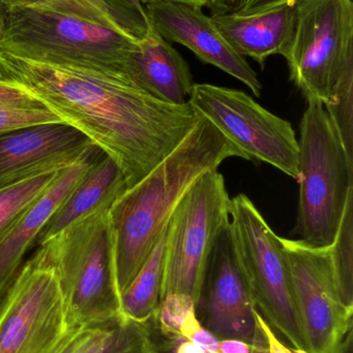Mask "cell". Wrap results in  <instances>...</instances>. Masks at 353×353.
<instances>
[{"label":"cell","mask_w":353,"mask_h":353,"mask_svg":"<svg viewBox=\"0 0 353 353\" xmlns=\"http://www.w3.org/2000/svg\"><path fill=\"white\" fill-rule=\"evenodd\" d=\"M0 78L19 83L115 161L126 187L171 154L201 115L190 105L164 103L124 77L53 65L0 51Z\"/></svg>","instance_id":"6da1fadb"},{"label":"cell","mask_w":353,"mask_h":353,"mask_svg":"<svg viewBox=\"0 0 353 353\" xmlns=\"http://www.w3.org/2000/svg\"><path fill=\"white\" fill-rule=\"evenodd\" d=\"M230 157L244 154L201 116L192 132L109 210L116 278L120 294L130 285L190 187Z\"/></svg>","instance_id":"7a4b0ae2"},{"label":"cell","mask_w":353,"mask_h":353,"mask_svg":"<svg viewBox=\"0 0 353 353\" xmlns=\"http://www.w3.org/2000/svg\"><path fill=\"white\" fill-rule=\"evenodd\" d=\"M110 208L70 224L37 250L57 275L73 327H101L124 316Z\"/></svg>","instance_id":"3957f363"},{"label":"cell","mask_w":353,"mask_h":353,"mask_svg":"<svg viewBox=\"0 0 353 353\" xmlns=\"http://www.w3.org/2000/svg\"><path fill=\"white\" fill-rule=\"evenodd\" d=\"M139 41L124 33L77 17L41 8L6 12L0 51L53 65L73 66L128 79Z\"/></svg>","instance_id":"277c9868"},{"label":"cell","mask_w":353,"mask_h":353,"mask_svg":"<svg viewBox=\"0 0 353 353\" xmlns=\"http://www.w3.org/2000/svg\"><path fill=\"white\" fill-rule=\"evenodd\" d=\"M300 122V203L296 232L317 248L330 247L353 192V163L325 105L310 99Z\"/></svg>","instance_id":"5b68a950"},{"label":"cell","mask_w":353,"mask_h":353,"mask_svg":"<svg viewBox=\"0 0 353 353\" xmlns=\"http://www.w3.org/2000/svg\"><path fill=\"white\" fill-rule=\"evenodd\" d=\"M284 58L307 101L323 105L353 74L352 0H300Z\"/></svg>","instance_id":"8992f818"},{"label":"cell","mask_w":353,"mask_h":353,"mask_svg":"<svg viewBox=\"0 0 353 353\" xmlns=\"http://www.w3.org/2000/svg\"><path fill=\"white\" fill-rule=\"evenodd\" d=\"M229 221L257 310L294 350L308 352L280 236L242 193L230 201Z\"/></svg>","instance_id":"52a82bcc"},{"label":"cell","mask_w":353,"mask_h":353,"mask_svg":"<svg viewBox=\"0 0 353 353\" xmlns=\"http://www.w3.org/2000/svg\"><path fill=\"white\" fill-rule=\"evenodd\" d=\"M230 201L218 170L201 176L182 197L168 222L161 301L178 294L197 302L209 253L229 221Z\"/></svg>","instance_id":"ba28073f"},{"label":"cell","mask_w":353,"mask_h":353,"mask_svg":"<svg viewBox=\"0 0 353 353\" xmlns=\"http://www.w3.org/2000/svg\"><path fill=\"white\" fill-rule=\"evenodd\" d=\"M76 329L55 271L35 252L0 298V353H56Z\"/></svg>","instance_id":"9c48e42d"},{"label":"cell","mask_w":353,"mask_h":353,"mask_svg":"<svg viewBox=\"0 0 353 353\" xmlns=\"http://www.w3.org/2000/svg\"><path fill=\"white\" fill-rule=\"evenodd\" d=\"M189 103L223 134L247 161L269 163L300 182V146L292 124L242 91L194 84Z\"/></svg>","instance_id":"30bf717a"},{"label":"cell","mask_w":353,"mask_h":353,"mask_svg":"<svg viewBox=\"0 0 353 353\" xmlns=\"http://www.w3.org/2000/svg\"><path fill=\"white\" fill-rule=\"evenodd\" d=\"M287 261L296 310L308 353H339L352 327L334 277L329 247L317 248L280 236Z\"/></svg>","instance_id":"8fae6325"},{"label":"cell","mask_w":353,"mask_h":353,"mask_svg":"<svg viewBox=\"0 0 353 353\" xmlns=\"http://www.w3.org/2000/svg\"><path fill=\"white\" fill-rule=\"evenodd\" d=\"M256 311L228 221L207 259L195 314L217 339L242 340L252 345L257 330Z\"/></svg>","instance_id":"7c38bea8"},{"label":"cell","mask_w":353,"mask_h":353,"mask_svg":"<svg viewBox=\"0 0 353 353\" xmlns=\"http://www.w3.org/2000/svg\"><path fill=\"white\" fill-rule=\"evenodd\" d=\"M66 123L41 124L0 136V190L78 163L93 147Z\"/></svg>","instance_id":"4fadbf2b"},{"label":"cell","mask_w":353,"mask_h":353,"mask_svg":"<svg viewBox=\"0 0 353 353\" xmlns=\"http://www.w3.org/2000/svg\"><path fill=\"white\" fill-rule=\"evenodd\" d=\"M143 6L151 26L165 41L184 46L201 61L238 79L260 97L263 85L256 72L228 45L202 8L166 0Z\"/></svg>","instance_id":"5bb4252c"},{"label":"cell","mask_w":353,"mask_h":353,"mask_svg":"<svg viewBox=\"0 0 353 353\" xmlns=\"http://www.w3.org/2000/svg\"><path fill=\"white\" fill-rule=\"evenodd\" d=\"M105 154L93 146L78 163L60 172L53 184L25 212L0 244V298L22 267L27 251L37 239L54 212L91 165Z\"/></svg>","instance_id":"9a60e30c"},{"label":"cell","mask_w":353,"mask_h":353,"mask_svg":"<svg viewBox=\"0 0 353 353\" xmlns=\"http://www.w3.org/2000/svg\"><path fill=\"white\" fill-rule=\"evenodd\" d=\"M126 74L139 88L171 105L188 103L195 84L186 60L153 26L131 58Z\"/></svg>","instance_id":"2e32d148"},{"label":"cell","mask_w":353,"mask_h":353,"mask_svg":"<svg viewBox=\"0 0 353 353\" xmlns=\"http://www.w3.org/2000/svg\"><path fill=\"white\" fill-rule=\"evenodd\" d=\"M211 17L236 53L252 58L265 68L269 56H283L289 46L296 22V4L248 16L227 12Z\"/></svg>","instance_id":"e0dca14e"},{"label":"cell","mask_w":353,"mask_h":353,"mask_svg":"<svg viewBox=\"0 0 353 353\" xmlns=\"http://www.w3.org/2000/svg\"><path fill=\"white\" fill-rule=\"evenodd\" d=\"M128 189L115 161L104 154L77 183L39 234L37 246L89 214L110 207Z\"/></svg>","instance_id":"ac0fdd59"},{"label":"cell","mask_w":353,"mask_h":353,"mask_svg":"<svg viewBox=\"0 0 353 353\" xmlns=\"http://www.w3.org/2000/svg\"><path fill=\"white\" fill-rule=\"evenodd\" d=\"M167 230L168 225L138 274L120 294L122 315L137 323L151 321L161 303Z\"/></svg>","instance_id":"d6986e66"},{"label":"cell","mask_w":353,"mask_h":353,"mask_svg":"<svg viewBox=\"0 0 353 353\" xmlns=\"http://www.w3.org/2000/svg\"><path fill=\"white\" fill-rule=\"evenodd\" d=\"M52 123L66 122L26 87L0 78V136L20 128Z\"/></svg>","instance_id":"ffe728a7"},{"label":"cell","mask_w":353,"mask_h":353,"mask_svg":"<svg viewBox=\"0 0 353 353\" xmlns=\"http://www.w3.org/2000/svg\"><path fill=\"white\" fill-rule=\"evenodd\" d=\"M0 3L6 10L14 8H41L84 19L116 29L139 43L147 37L103 0H0Z\"/></svg>","instance_id":"44dd1931"},{"label":"cell","mask_w":353,"mask_h":353,"mask_svg":"<svg viewBox=\"0 0 353 353\" xmlns=\"http://www.w3.org/2000/svg\"><path fill=\"white\" fill-rule=\"evenodd\" d=\"M84 353H159L151 323L122 316L95 331Z\"/></svg>","instance_id":"7402d4cb"},{"label":"cell","mask_w":353,"mask_h":353,"mask_svg":"<svg viewBox=\"0 0 353 353\" xmlns=\"http://www.w3.org/2000/svg\"><path fill=\"white\" fill-rule=\"evenodd\" d=\"M61 171L33 176L0 190V244L25 212L53 184Z\"/></svg>","instance_id":"603a6c76"},{"label":"cell","mask_w":353,"mask_h":353,"mask_svg":"<svg viewBox=\"0 0 353 353\" xmlns=\"http://www.w3.org/2000/svg\"><path fill=\"white\" fill-rule=\"evenodd\" d=\"M329 249L342 300L353 310V192L348 197L339 228Z\"/></svg>","instance_id":"cb8c5ba5"},{"label":"cell","mask_w":353,"mask_h":353,"mask_svg":"<svg viewBox=\"0 0 353 353\" xmlns=\"http://www.w3.org/2000/svg\"><path fill=\"white\" fill-rule=\"evenodd\" d=\"M195 313V303L186 294H170L160 303L153 323L158 332L166 337H178L180 325Z\"/></svg>","instance_id":"d4e9b609"},{"label":"cell","mask_w":353,"mask_h":353,"mask_svg":"<svg viewBox=\"0 0 353 353\" xmlns=\"http://www.w3.org/2000/svg\"><path fill=\"white\" fill-rule=\"evenodd\" d=\"M178 337L193 342L209 353H220V340L199 323L195 313L190 315L180 325Z\"/></svg>","instance_id":"484cf974"},{"label":"cell","mask_w":353,"mask_h":353,"mask_svg":"<svg viewBox=\"0 0 353 353\" xmlns=\"http://www.w3.org/2000/svg\"><path fill=\"white\" fill-rule=\"evenodd\" d=\"M116 12H120L126 20L130 21L141 33L147 37L151 24L147 18L144 6L140 0H103Z\"/></svg>","instance_id":"4316f807"},{"label":"cell","mask_w":353,"mask_h":353,"mask_svg":"<svg viewBox=\"0 0 353 353\" xmlns=\"http://www.w3.org/2000/svg\"><path fill=\"white\" fill-rule=\"evenodd\" d=\"M99 327H78L70 334L56 353H84Z\"/></svg>","instance_id":"83f0119b"},{"label":"cell","mask_w":353,"mask_h":353,"mask_svg":"<svg viewBox=\"0 0 353 353\" xmlns=\"http://www.w3.org/2000/svg\"><path fill=\"white\" fill-rule=\"evenodd\" d=\"M298 1L300 0H244L242 6L236 12L238 14H244V16L260 14V12H267V10L279 8V6L296 4Z\"/></svg>","instance_id":"f1b7e54d"},{"label":"cell","mask_w":353,"mask_h":353,"mask_svg":"<svg viewBox=\"0 0 353 353\" xmlns=\"http://www.w3.org/2000/svg\"><path fill=\"white\" fill-rule=\"evenodd\" d=\"M255 317H256L257 325H259V327L263 330V334H265L269 353H308L306 352H296V350H290L287 346L284 345V344L280 341L277 335H276L275 331L271 329V325L261 316L258 310L256 311Z\"/></svg>","instance_id":"f546056e"},{"label":"cell","mask_w":353,"mask_h":353,"mask_svg":"<svg viewBox=\"0 0 353 353\" xmlns=\"http://www.w3.org/2000/svg\"><path fill=\"white\" fill-rule=\"evenodd\" d=\"M244 0H209V6L211 14L236 12Z\"/></svg>","instance_id":"4dcf8cb0"},{"label":"cell","mask_w":353,"mask_h":353,"mask_svg":"<svg viewBox=\"0 0 353 353\" xmlns=\"http://www.w3.org/2000/svg\"><path fill=\"white\" fill-rule=\"evenodd\" d=\"M220 353H251L252 345L238 339L220 340Z\"/></svg>","instance_id":"1f68e13d"},{"label":"cell","mask_w":353,"mask_h":353,"mask_svg":"<svg viewBox=\"0 0 353 353\" xmlns=\"http://www.w3.org/2000/svg\"><path fill=\"white\" fill-rule=\"evenodd\" d=\"M251 353H269L265 334L258 325H257L256 335H255L254 341L252 343Z\"/></svg>","instance_id":"d6a6232c"},{"label":"cell","mask_w":353,"mask_h":353,"mask_svg":"<svg viewBox=\"0 0 353 353\" xmlns=\"http://www.w3.org/2000/svg\"><path fill=\"white\" fill-rule=\"evenodd\" d=\"M155 1V0H140L141 3L144 6L147 2ZM166 1L182 2V3L190 4V6H199V8H207L209 0H166Z\"/></svg>","instance_id":"836d02e7"},{"label":"cell","mask_w":353,"mask_h":353,"mask_svg":"<svg viewBox=\"0 0 353 353\" xmlns=\"http://www.w3.org/2000/svg\"><path fill=\"white\" fill-rule=\"evenodd\" d=\"M353 329L348 332L345 339L342 342L341 347H340L339 353H352L353 348Z\"/></svg>","instance_id":"e575fe53"},{"label":"cell","mask_w":353,"mask_h":353,"mask_svg":"<svg viewBox=\"0 0 353 353\" xmlns=\"http://www.w3.org/2000/svg\"><path fill=\"white\" fill-rule=\"evenodd\" d=\"M6 8L0 3V41H1L2 34H3L4 23H6Z\"/></svg>","instance_id":"d590c367"},{"label":"cell","mask_w":353,"mask_h":353,"mask_svg":"<svg viewBox=\"0 0 353 353\" xmlns=\"http://www.w3.org/2000/svg\"><path fill=\"white\" fill-rule=\"evenodd\" d=\"M158 352H159V350H158ZM160 353V352H159Z\"/></svg>","instance_id":"8d00e7d4"}]
</instances>
